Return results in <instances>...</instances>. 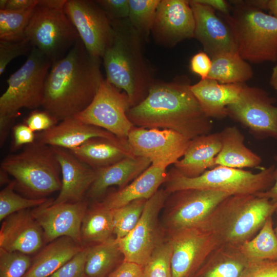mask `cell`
Here are the masks:
<instances>
[{
    "instance_id": "1",
    "label": "cell",
    "mask_w": 277,
    "mask_h": 277,
    "mask_svg": "<svg viewBox=\"0 0 277 277\" xmlns=\"http://www.w3.org/2000/svg\"><path fill=\"white\" fill-rule=\"evenodd\" d=\"M191 85L184 76L171 82L154 83L147 96L128 110V117L139 127L173 130L189 140L209 134L212 123L203 112Z\"/></svg>"
},
{
    "instance_id": "2",
    "label": "cell",
    "mask_w": 277,
    "mask_h": 277,
    "mask_svg": "<svg viewBox=\"0 0 277 277\" xmlns=\"http://www.w3.org/2000/svg\"><path fill=\"white\" fill-rule=\"evenodd\" d=\"M101 59L90 54L80 38L64 57L52 64L44 86V110L58 121L84 110L103 79Z\"/></svg>"
},
{
    "instance_id": "3",
    "label": "cell",
    "mask_w": 277,
    "mask_h": 277,
    "mask_svg": "<svg viewBox=\"0 0 277 277\" xmlns=\"http://www.w3.org/2000/svg\"><path fill=\"white\" fill-rule=\"evenodd\" d=\"M112 41L103 57L106 80L125 92L131 106L142 101L154 83L144 54L145 41L128 18L111 21Z\"/></svg>"
},
{
    "instance_id": "4",
    "label": "cell",
    "mask_w": 277,
    "mask_h": 277,
    "mask_svg": "<svg viewBox=\"0 0 277 277\" xmlns=\"http://www.w3.org/2000/svg\"><path fill=\"white\" fill-rule=\"evenodd\" d=\"M277 204L254 194L230 195L212 211L198 227L215 235L222 244L240 246L253 238Z\"/></svg>"
},
{
    "instance_id": "5",
    "label": "cell",
    "mask_w": 277,
    "mask_h": 277,
    "mask_svg": "<svg viewBox=\"0 0 277 277\" xmlns=\"http://www.w3.org/2000/svg\"><path fill=\"white\" fill-rule=\"evenodd\" d=\"M1 169L14 179L15 189L29 198H47L62 187L61 166L53 147L36 141L7 156Z\"/></svg>"
},
{
    "instance_id": "6",
    "label": "cell",
    "mask_w": 277,
    "mask_h": 277,
    "mask_svg": "<svg viewBox=\"0 0 277 277\" xmlns=\"http://www.w3.org/2000/svg\"><path fill=\"white\" fill-rule=\"evenodd\" d=\"M224 16L244 60L253 64L277 61L276 18L252 5L239 6Z\"/></svg>"
},
{
    "instance_id": "7",
    "label": "cell",
    "mask_w": 277,
    "mask_h": 277,
    "mask_svg": "<svg viewBox=\"0 0 277 277\" xmlns=\"http://www.w3.org/2000/svg\"><path fill=\"white\" fill-rule=\"evenodd\" d=\"M275 167L272 165L252 173L242 169L217 166L195 177H186L173 167L167 172L164 188L170 193L197 189L222 191L231 195H255L267 191L273 185Z\"/></svg>"
},
{
    "instance_id": "8",
    "label": "cell",
    "mask_w": 277,
    "mask_h": 277,
    "mask_svg": "<svg viewBox=\"0 0 277 277\" xmlns=\"http://www.w3.org/2000/svg\"><path fill=\"white\" fill-rule=\"evenodd\" d=\"M66 0H38L25 31L31 45L52 63L64 57L80 38L64 11Z\"/></svg>"
},
{
    "instance_id": "9",
    "label": "cell",
    "mask_w": 277,
    "mask_h": 277,
    "mask_svg": "<svg viewBox=\"0 0 277 277\" xmlns=\"http://www.w3.org/2000/svg\"><path fill=\"white\" fill-rule=\"evenodd\" d=\"M52 63L32 47L26 62L7 81L8 87L0 97V117H16L22 108L42 106L44 86Z\"/></svg>"
},
{
    "instance_id": "10",
    "label": "cell",
    "mask_w": 277,
    "mask_h": 277,
    "mask_svg": "<svg viewBox=\"0 0 277 277\" xmlns=\"http://www.w3.org/2000/svg\"><path fill=\"white\" fill-rule=\"evenodd\" d=\"M230 195L222 191L197 189L171 193L160 218L166 236L199 227L217 205Z\"/></svg>"
},
{
    "instance_id": "11",
    "label": "cell",
    "mask_w": 277,
    "mask_h": 277,
    "mask_svg": "<svg viewBox=\"0 0 277 277\" xmlns=\"http://www.w3.org/2000/svg\"><path fill=\"white\" fill-rule=\"evenodd\" d=\"M170 193L161 188L147 200L138 223L126 236L117 240L124 261L143 267L153 250L166 239L159 215Z\"/></svg>"
},
{
    "instance_id": "12",
    "label": "cell",
    "mask_w": 277,
    "mask_h": 277,
    "mask_svg": "<svg viewBox=\"0 0 277 277\" xmlns=\"http://www.w3.org/2000/svg\"><path fill=\"white\" fill-rule=\"evenodd\" d=\"M131 107L127 94L103 78L89 105L74 117L126 140L134 127L127 115Z\"/></svg>"
},
{
    "instance_id": "13",
    "label": "cell",
    "mask_w": 277,
    "mask_h": 277,
    "mask_svg": "<svg viewBox=\"0 0 277 277\" xmlns=\"http://www.w3.org/2000/svg\"><path fill=\"white\" fill-rule=\"evenodd\" d=\"M275 100L264 90L245 85L236 102L227 107V115L259 139L277 140Z\"/></svg>"
},
{
    "instance_id": "14",
    "label": "cell",
    "mask_w": 277,
    "mask_h": 277,
    "mask_svg": "<svg viewBox=\"0 0 277 277\" xmlns=\"http://www.w3.org/2000/svg\"><path fill=\"white\" fill-rule=\"evenodd\" d=\"M64 11L87 51L102 58L113 35L111 21L95 1L66 0Z\"/></svg>"
},
{
    "instance_id": "15",
    "label": "cell",
    "mask_w": 277,
    "mask_h": 277,
    "mask_svg": "<svg viewBox=\"0 0 277 277\" xmlns=\"http://www.w3.org/2000/svg\"><path fill=\"white\" fill-rule=\"evenodd\" d=\"M190 141L173 130L135 126L127 138L133 155L146 157L151 165L164 168L183 156Z\"/></svg>"
},
{
    "instance_id": "16",
    "label": "cell",
    "mask_w": 277,
    "mask_h": 277,
    "mask_svg": "<svg viewBox=\"0 0 277 277\" xmlns=\"http://www.w3.org/2000/svg\"><path fill=\"white\" fill-rule=\"evenodd\" d=\"M166 238L172 246V277H192L209 254L222 244L215 235L197 227Z\"/></svg>"
},
{
    "instance_id": "17",
    "label": "cell",
    "mask_w": 277,
    "mask_h": 277,
    "mask_svg": "<svg viewBox=\"0 0 277 277\" xmlns=\"http://www.w3.org/2000/svg\"><path fill=\"white\" fill-rule=\"evenodd\" d=\"M49 199L45 204L34 208L31 212L41 227L45 243L62 236H68L83 246L81 226L88 209L84 200L74 203H52Z\"/></svg>"
},
{
    "instance_id": "18",
    "label": "cell",
    "mask_w": 277,
    "mask_h": 277,
    "mask_svg": "<svg viewBox=\"0 0 277 277\" xmlns=\"http://www.w3.org/2000/svg\"><path fill=\"white\" fill-rule=\"evenodd\" d=\"M195 19L188 1L160 0L151 30L159 45L173 47L194 37Z\"/></svg>"
},
{
    "instance_id": "19",
    "label": "cell",
    "mask_w": 277,
    "mask_h": 277,
    "mask_svg": "<svg viewBox=\"0 0 277 277\" xmlns=\"http://www.w3.org/2000/svg\"><path fill=\"white\" fill-rule=\"evenodd\" d=\"M188 1L195 19L194 38L202 44L204 52L211 58L238 52L233 33L227 22L219 17L211 7L197 0Z\"/></svg>"
},
{
    "instance_id": "20",
    "label": "cell",
    "mask_w": 277,
    "mask_h": 277,
    "mask_svg": "<svg viewBox=\"0 0 277 277\" xmlns=\"http://www.w3.org/2000/svg\"><path fill=\"white\" fill-rule=\"evenodd\" d=\"M2 221L0 248L29 255L36 254L44 247L43 232L31 210L14 213Z\"/></svg>"
},
{
    "instance_id": "21",
    "label": "cell",
    "mask_w": 277,
    "mask_h": 277,
    "mask_svg": "<svg viewBox=\"0 0 277 277\" xmlns=\"http://www.w3.org/2000/svg\"><path fill=\"white\" fill-rule=\"evenodd\" d=\"M61 169L62 187L52 203L82 201L94 182L95 170L74 155L69 150L52 147Z\"/></svg>"
},
{
    "instance_id": "22",
    "label": "cell",
    "mask_w": 277,
    "mask_h": 277,
    "mask_svg": "<svg viewBox=\"0 0 277 277\" xmlns=\"http://www.w3.org/2000/svg\"><path fill=\"white\" fill-rule=\"evenodd\" d=\"M94 137L105 138L118 143L127 141L101 128L84 123L74 116L61 121L50 129L36 134L37 142L68 150L76 148Z\"/></svg>"
},
{
    "instance_id": "23",
    "label": "cell",
    "mask_w": 277,
    "mask_h": 277,
    "mask_svg": "<svg viewBox=\"0 0 277 277\" xmlns=\"http://www.w3.org/2000/svg\"><path fill=\"white\" fill-rule=\"evenodd\" d=\"M151 161L144 157L130 156L104 168L96 169L95 179L89 189L88 197L96 200L108 188L117 186L122 189L140 176L149 166Z\"/></svg>"
},
{
    "instance_id": "24",
    "label": "cell",
    "mask_w": 277,
    "mask_h": 277,
    "mask_svg": "<svg viewBox=\"0 0 277 277\" xmlns=\"http://www.w3.org/2000/svg\"><path fill=\"white\" fill-rule=\"evenodd\" d=\"M243 84H222L210 78L201 80L190 89L203 112L209 118L228 116L227 107L239 99Z\"/></svg>"
},
{
    "instance_id": "25",
    "label": "cell",
    "mask_w": 277,
    "mask_h": 277,
    "mask_svg": "<svg viewBox=\"0 0 277 277\" xmlns=\"http://www.w3.org/2000/svg\"><path fill=\"white\" fill-rule=\"evenodd\" d=\"M221 148L220 132L197 136L190 140L182 159L173 167L186 177L199 176L216 166L215 159Z\"/></svg>"
},
{
    "instance_id": "26",
    "label": "cell",
    "mask_w": 277,
    "mask_h": 277,
    "mask_svg": "<svg viewBox=\"0 0 277 277\" xmlns=\"http://www.w3.org/2000/svg\"><path fill=\"white\" fill-rule=\"evenodd\" d=\"M167 174L166 168L151 165L128 185L109 193L101 201L96 202L103 207L113 210L134 200H148L165 183Z\"/></svg>"
},
{
    "instance_id": "27",
    "label": "cell",
    "mask_w": 277,
    "mask_h": 277,
    "mask_svg": "<svg viewBox=\"0 0 277 277\" xmlns=\"http://www.w3.org/2000/svg\"><path fill=\"white\" fill-rule=\"evenodd\" d=\"M68 236L58 238L44 246L32 259L23 277H48L66 264L84 248Z\"/></svg>"
},
{
    "instance_id": "28",
    "label": "cell",
    "mask_w": 277,
    "mask_h": 277,
    "mask_svg": "<svg viewBox=\"0 0 277 277\" xmlns=\"http://www.w3.org/2000/svg\"><path fill=\"white\" fill-rule=\"evenodd\" d=\"M69 151L95 170L110 166L125 157L134 155L127 141L118 143L103 137L91 138Z\"/></svg>"
},
{
    "instance_id": "29",
    "label": "cell",
    "mask_w": 277,
    "mask_h": 277,
    "mask_svg": "<svg viewBox=\"0 0 277 277\" xmlns=\"http://www.w3.org/2000/svg\"><path fill=\"white\" fill-rule=\"evenodd\" d=\"M220 133L221 148L215 159L216 166L243 169L261 164L262 158L246 146L244 136L236 126L226 127Z\"/></svg>"
},
{
    "instance_id": "30",
    "label": "cell",
    "mask_w": 277,
    "mask_h": 277,
    "mask_svg": "<svg viewBox=\"0 0 277 277\" xmlns=\"http://www.w3.org/2000/svg\"><path fill=\"white\" fill-rule=\"evenodd\" d=\"M248 261L240 246L222 244L209 254L192 277H239Z\"/></svg>"
},
{
    "instance_id": "31",
    "label": "cell",
    "mask_w": 277,
    "mask_h": 277,
    "mask_svg": "<svg viewBox=\"0 0 277 277\" xmlns=\"http://www.w3.org/2000/svg\"><path fill=\"white\" fill-rule=\"evenodd\" d=\"M87 246L86 277H109L124 261V256L115 237Z\"/></svg>"
},
{
    "instance_id": "32",
    "label": "cell",
    "mask_w": 277,
    "mask_h": 277,
    "mask_svg": "<svg viewBox=\"0 0 277 277\" xmlns=\"http://www.w3.org/2000/svg\"><path fill=\"white\" fill-rule=\"evenodd\" d=\"M112 210L102 207L95 202L88 208L81 226L83 246L101 243L114 237Z\"/></svg>"
},
{
    "instance_id": "33",
    "label": "cell",
    "mask_w": 277,
    "mask_h": 277,
    "mask_svg": "<svg viewBox=\"0 0 277 277\" xmlns=\"http://www.w3.org/2000/svg\"><path fill=\"white\" fill-rule=\"evenodd\" d=\"M207 78L222 84H243L253 75L251 66L238 52L227 53L211 58Z\"/></svg>"
},
{
    "instance_id": "34",
    "label": "cell",
    "mask_w": 277,
    "mask_h": 277,
    "mask_svg": "<svg viewBox=\"0 0 277 277\" xmlns=\"http://www.w3.org/2000/svg\"><path fill=\"white\" fill-rule=\"evenodd\" d=\"M240 248L249 261L277 260V238L272 216L267 218L257 234Z\"/></svg>"
},
{
    "instance_id": "35",
    "label": "cell",
    "mask_w": 277,
    "mask_h": 277,
    "mask_svg": "<svg viewBox=\"0 0 277 277\" xmlns=\"http://www.w3.org/2000/svg\"><path fill=\"white\" fill-rule=\"evenodd\" d=\"M160 0H129L128 19L145 41L151 33Z\"/></svg>"
},
{
    "instance_id": "36",
    "label": "cell",
    "mask_w": 277,
    "mask_h": 277,
    "mask_svg": "<svg viewBox=\"0 0 277 277\" xmlns=\"http://www.w3.org/2000/svg\"><path fill=\"white\" fill-rule=\"evenodd\" d=\"M34 7L19 11L0 10V41L17 42L26 38L25 31Z\"/></svg>"
},
{
    "instance_id": "37",
    "label": "cell",
    "mask_w": 277,
    "mask_h": 277,
    "mask_svg": "<svg viewBox=\"0 0 277 277\" xmlns=\"http://www.w3.org/2000/svg\"><path fill=\"white\" fill-rule=\"evenodd\" d=\"M147 200L139 199L112 210L113 234L117 240L127 235L136 226L143 212Z\"/></svg>"
},
{
    "instance_id": "38",
    "label": "cell",
    "mask_w": 277,
    "mask_h": 277,
    "mask_svg": "<svg viewBox=\"0 0 277 277\" xmlns=\"http://www.w3.org/2000/svg\"><path fill=\"white\" fill-rule=\"evenodd\" d=\"M14 190L15 182L12 181L0 192L1 221L14 213L40 206L49 200L24 197Z\"/></svg>"
},
{
    "instance_id": "39",
    "label": "cell",
    "mask_w": 277,
    "mask_h": 277,
    "mask_svg": "<svg viewBox=\"0 0 277 277\" xmlns=\"http://www.w3.org/2000/svg\"><path fill=\"white\" fill-rule=\"evenodd\" d=\"M172 246L166 239L153 250L143 267L142 277H172Z\"/></svg>"
},
{
    "instance_id": "40",
    "label": "cell",
    "mask_w": 277,
    "mask_h": 277,
    "mask_svg": "<svg viewBox=\"0 0 277 277\" xmlns=\"http://www.w3.org/2000/svg\"><path fill=\"white\" fill-rule=\"evenodd\" d=\"M31 263L29 255L0 248V277H23Z\"/></svg>"
},
{
    "instance_id": "41",
    "label": "cell",
    "mask_w": 277,
    "mask_h": 277,
    "mask_svg": "<svg viewBox=\"0 0 277 277\" xmlns=\"http://www.w3.org/2000/svg\"><path fill=\"white\" fill-rule=\"evenodd\" d=\"M32 47L27 38L17 42L0 41V75L14 58L30 53Z\"/></svg>"
},
{
    "instance_id": "42",
    "label": "cell",
    "mask_w": 277,
    "mask_h": 277,
    "mask_svg": "<svg viewBox=\"0 0 277 277\" xmlns=\"http://www.w3.org/2000/svg\"><path fill=\"white\" fill-rule=\"evenodd\" d=\"M87 246L48 277H86L85 264Z\"/></svg>"
},
{
    "instance_id": "43",
    "label": "cell",
    "mask_w": 277,
    "mask_h": 277,
    "mask_svg": "<svg viewBox=\"0 0 277 277\" xmlns=\"http://www.w3.org/2000/svg\"><path fill=\"white\" fill-rule=\"evenodd\" d=\"M239 277H277V260L248 261Z\"/></svg>"
},
{
    "instance_id": "44",
    "label": "cell",
    "mask_w": 277,
    "mask_h": 277,
    "mask_svg": "<svg viewBox=\"0 0 277 277\" xmlns=\"http://www.w3.org/2000/svg\"><path fill=\"white\" fill-rule=\"evenodd\" d=\"M111 21L127 18L129 13V0H96Z\"/></svg>"
},
{
    "instance_id": "45",
    "label": "cell",
    "mask_w": 277,
    "mask_h": 277,
    "mask_svg": "<svg viewBox=\"0 0 277 277\" xmlns=\"http://www.w3.org/2000/svg\"><path fill=\"white\" fill-rule=\"evenodd\" d=\"M58 121L47 111L34 110L25 120L24 123L32 131L43 132L53 127Z\"/></svg>"
},
{
    "instance_id": "46",
    "label": "cell",
    "mask_w": 277,
    "mask_h": 277,
    "mask_svg": "<svg viewBox=\"0 0 277 277\" xmlns=\"http://www.w3.org/2000/svg\"><path fill=\"white\" fill-rule=\"evenodd\" d=\"M12 135L11 151H15L22 146L31 144L36 141L35 132L24 123L13 127Z\"/></svg>"
},
{
    "instance_id": "47",
    "label": "cell",
    "mask_w": 277,
    "mask_h": 277,
    "mask_svg": "<svg viewBox=\"0 0 277 277\" xmlns=\"http://www.w3.org/2000/svg\"><path fill=\"white\" fill-rule=\"evenodd\" d=\"M211 58L205 52L200 51L194 54L190 60L191 71L201 77V80L207 78L211 70Z\"/></svg>"
},
{
    "instance_id": "48",
    "label": "cell",
    "mask_w": 277,
    "mask_h": 277,
    "mask_svg": "<svg viewBox=\"0 0 277 277\" xmlns=\"http://www.w3.org/2000/svg\"><path fill=\"white\" fill-rule=\"evenodd\" d=\"M143 267L124 261L109 277H142Z\"/></svg>"
},
{
    "instance_id": "49",
    "label": "cell",
    "mask_w": 277,
    "mask_h": 277,
    "mask_svg": "<svg viewBox=\"0 0 277 277\" xmlns=\"http://www.w3.org/2000/svg\"><path fill=\"white\" fill-rule=\"evenodd\" d=\"M38 0H7L4 10L19 11L34 7Z\"/></svg>"
},
{
    "instance_id": "50",
    "label": "cell",
    "mask_w": 277,
    "mask_h": 277,
    "mask_svg": "<svg viewBox=\"0 0 277 277\" xmlns=\"http://www.w3.org/2000/svg\"><path fill=\"white\" fill-rule=\"evenodd\" d=\"M274 160L276 162V165H275L273 173L274 183L273 185L267 191L255 195L260 197L267 198L270 200L272 203L277 204V155L274 156Z\"/></svg>"
},
{
    "instance_id": "51",
    "label": "cell",
    "mask_w": 277,
    "mask_h": 277,
    "mask_svg": "<svg viewBox=\"0 0 277 277\" xmlns=\"http://www.w3.org/2000/svg\"><path fill=\"white\" fill-rule=\"evenodd\" d=\"M199 2L208 5L215 10L221 12L223 15L229 14V8L227 3L224 0H197Z\"/></svg>"
},
{
    "instance_id": "52",
    "label": "cell",
    "mask_w": 277,
    "mask_h": 277,
    "mask_svg": "<svg viewBox=\"0 0 277 277\" xmlns=\"http://www.w3.org/2000/svg\"><path fill=\"white\" fill-rule=\"evenodd\" d=\"M266 9L270 15L277 18V0H267Z\"/></svg>"
},
{
    "instance_id": "53",
    "label": "cell",
    "mask_w": 277,
    "mask_h": 277,
    "mask_svg": "<svg viewBox=\"0 0 277 277\" xmlns=\"http://www.w3.org/2000/svg\"><path fill=\"white\" fill-rule=\"evenodd\" d=\"M270 84L277 93V64L272 69L270 79Z\"/></svg>"
},
{
    "instance_id": "54",
    "label": "cell",
    "mask_w": 277,
    "mask_h": 277,
    "mask_svg": "<svg viewBox=\"0 0 277 277\" xmlns=\"http://www.w3.org/2000/svg\"><path fill=\"white\" fill-rule=\"evenodd\" d=\"M8 173L5 170L1 169L0 171V178H1V184L4 185L7 184L8 185L11 181L9 180Z\"/></svg>"
},
{
    "instance_id": "55",
    "label": "cell",
    "mask_w": 277,
    "mask_h": 277,
    "mask_svg": "<svg viewBox=\"0 0 277 277\" xmlns=\"http://www.w3.org/2000/svg\"><path fill=\"white\" fill-rule=\"evenodd\" d=\"M7 0H1L0 1V10H4L6 4H7Z\"/></svg>"
},
{
    "instance_id": "56",
    "label": "cell",
    "mask_w": 277,
    "mask_h": 277,
    "mask_svg": "<svg viewBox=\"0 0 277 277\" xmlns=\"http://www.w3.org/2000/svg\"><path fill=\"white\" fill-rule=\"evenodd\" d=\"M275 212L277 214V208L276 209V210H275ZM274 233L275 234V235H276V236L277 238V224H276V227L274 228Z\"/></svg>"
}]
</instances>
